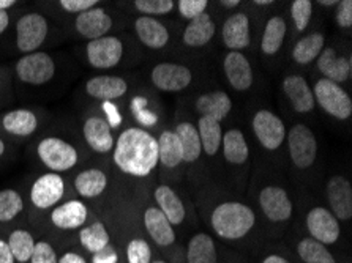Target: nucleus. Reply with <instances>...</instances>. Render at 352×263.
I'll return each mask as SVG.
<instances>
[{"mask_svg": "<svg viewBox=\"0 0 352 263\" xmlns=\"http://www.w3.org/2000/svg\"><path fill=\"white\" fill-rule=\"evenodd\" d=\"M14 5V0H0V12H8V10L13 8Z\"/></svg>", "mask_w": 352, "mask_h": 263, "instance_id": "obj_55", "label": "nucleus"}, {"mask_svg": "<svg viewBox=\"0 0 352 263\" xmlns=\"http://www.w3.org/2000/svg\"><path fill=\"white\" fill-rule=\"evenodd\" d=\"M144 225H146L148 237L160 248H168L175 241L174 227L157 207L147 208L146 213H144Z\"/></svg>", "mask_w": 352, "mask_h": 263, "instance_id": "obj_23", "label": "nucleus"}, {"mask_svg": "<svg viewBox=\"0 0 352 263\" xmlns=\"http://www.w3.org/2000/svg\"><path fill=\"white\" fill-rule=\"evenodd\" d=\"M113 161L126 175H151L158 164V141L146 130L128 128L114 144Z\"/></svg>", "mask_w": 352, "mask_h": 263, "instance_id": "obj_1", "label": "nucleus"}, {"mask_svg": "<svg viewBox=\"0 0 352 263\" xmlns=\"http://www.w3.org/2000/svg\"><path fill=\"white\" fill-rule=\"evenodd\" d=\"M152 263H166V262H163V260H155V262H152Z\"/></svg>", "mask_w": 352, "mask_h": 263, "instance_id": "obj_60", "label": "nucleus"}, {"mask_svg": "<svg viewBox=\"0 0 352 263\" xmlns=\"http://www.w3.org/2000/svg\"><path fill=\"white\" fill-rule=\"evenodd\" d=\"M98 3V0H60V2H58L63 12L76 16L95 8Z\"/></svg>", "mask_w": 352, "mask_h": 263, "instance_id": "obj_46", "label": "nucleus"}, {"mask_svg": "<svg viewBox=\"0 0 352 263\" xmlns=\"http://www.w3.org/2000/svg\"><path fill=\"white\" fill-rule=\"evenodd\" d=\"M50 34L47 19L40 13L23 14L16 23V47L23 54L36 52Z\"/></svg>", "mask_w": 352, "mask_h": 263, "instance_id": "obj_6", "label": "nucleus"}, {"mask_svg": "<svg viewBox=\"0 0 352 263\" xmlns=\"http://www.w3.org/2000/svg\"><path fill=\"white\" fill-rule=\"evenodd\" d=\"M7 243L16 263H29L35 249V238L28 229H14L10 232Z\"/></svg>", "mask_w": 352, "mask_h": 263, "instance_id": "obj_38", "label": "nucleus"}, {"mask_svg": "<svg viewBox=\"0 0 352 263\" xmlns=\"http://www.w3.org/2000/svg\"><path fill=\"white\" fill-rule=\"evenodd\" d=\"M330 210L338 221H349L352 218V185L348 179L333 175L325 185Z\"/></svg>", "mask_w": 352, "mask_h": 263, "instance_id": "obj_13", "label": "nucleus"}, {"mask_svg": "<svg viewBox=\"0 0 352 263\" xmlns=\"http://www.w3.org/2000/svg\"><path fill=\"white\" fill-rule=\"evenodd\" d=\"M307 229L311 238L322 244H335L340 238V221L324 207H314L307 216Z\"/></svg>", "mask_w": 352, "mask_h": 263, "instance_id": "obj_11", "label": "nucleus"}, {"mask_svg": "<svg viewBox=\"0 0 352 263\" xmlns=\"http://www.w3.org/2000/svg\"><path fill=\"white\" fill-rule=\"evenodd\" d=\"M314 101L337 120H348L352 115V100L349 93L329 79H318L313 89Z\"/></svg>", "mask_w": 352, "mask_h": 263, "instance_id": "obj_4", "label": "nucleus"}, {"mask_svg": "<svg viewBox=\"0 0 352 263\" xmlns=\"http://www.w3.org/2000/svg\"><path fill=\"white\" fill-rule=\"evenodd\" d=\"M158 141V163L164 168L174 169L184 163L182 145L174 131H163Z\"/></svg>", "mask_w": 352, "mask_h": 263, "instance_id": "obj_32", "label": "nucleus"}, {"mask_svg": "<svg viewBox=\"0 0 352 263\" xmlns=\"http://www.w3.org/2000/svg\"><path fill=\"white\" fill-rule=\"evenodd\" d=\"M175 134H177L180 145H182L184 152V163H195L199 159L202 153V145L199 134H197V128L190 122L179 123L175 128Z\"/></svg>", "mask_w": 352, "mask_h": 263, "instance_id": "obj_36", "label": "nucleus"}, {"mask_svg": "<svg viewBox=\"0 0 352 263\" xmlns=\"http://www.w3.org/2000/svg\"><path fill=\"white\" fill-rule=\"evenodd\" d=\"M24 208L25 203L19 191L10 187L0 191V224L14 221L24 211Z\"/></svg>", "mask_w": 352, "mask_h": 263, "instance_id": "obj_40", "label": "nucleus"}, {"mask_svg": "<svg viewBox=\"0 0 352 263\" xmlns=\"http://www.w3.org/2000/svg\"><path fill=\"white\" fill-rule=\"evenodd\" d=\"M128 84L124 78L111 76V74H103V76L90 78L85 82V92L90 98L103 101H114L122 98L126 93Z\"/></svg>", "mask_w": 352, "mask_h": 263, "instance_id": "obj_22", "label": "nucleus"}, {"mask_svg": "<svg viewBox=\"0 0 352 263\" xmlns=\"http://www.w3.org/2000/svg\"><path fill=\"white\" fill-rule=\"evenodd\" d=\"M135 114H136V117H138V120H140L141 123H144V125L152 126V125H155V123H157V115L152 114V112L135 111Z\"/></svg>", "mask_w": 352, "mask_h": 263, "instance_id": "obj_52", "label": "nucleus"}, {"mask_svg": "<svg viewBox=\"0 0 352 263\" xmlns=\"http://www.w3.org/2000/svg\"><path fill=\"white\" fill-rule=\"evenodd\" d=\"M188 263H217V246L209 233H196L186 246Z\"/></svg>", "mask_w": 352, "mask_h": 263, "instance_id": "obj_33", "label": "nucleus"}, {"mask_svg": "<svg viewBox=\"0 0 352 263\" xmlns=\"http://www.w3.org/2000/svg\"><path fill=\"white\" fill-rule=\"evenodd\" d=\"M128 263H152L151 244L144 238L131 240L126 246Z\"/></svg>", "mask_w": 352, "mask_h": 263, "instance_id": "obj_42", "label": "nucleus"}, {"mask_svg": "<svg viewBox=\"0 0 352 263\" xmlns=\"http://www.w3.org/2000/svg\"><path fill=\"white\" fill-rule=\"evenodd\" d=\"M5 150H7V145H5V141L2 139V136H0V158L5 155Z\"/></svg>", "mask_w": 352, "mask_h": 263, "instance_id": "obj_58", "label": "nucleus"}, {"mask_svg": "<svg viewBox=\"0 0 352 263\" xmlns=\"http://www.w3.org/2000/svg\"><path fill=\"white\" fill-rule=\"evenodd\" d=\"M57 263H87V260H85V257H82L81 254H78V252L68 251L65 254L58 257Z\"/></svg>", "mask_w": 352, "mask_h": 263, "instance_id": "obj_51", "label": "nucleus"}, {"mask_svg": "<svg viewBox=\"0 0 352 263\" xmlns=\"http://www.w3.org/2000/svg\"><path fill=\"white\" fill-rule=\"evenodd\" d=\"M324 43V35L319 34V32H314V34L303 36V38L298 40L297 45L294 46L292 58H294V62L298 63V65H308V63L316 60L319 54L322 52Z\"/></svg>", "mask_w": 352, "mask_h": 263, "instance_id": "obj_37", "label": "nucleus"}, {"mask_svg": "<svg viewBox=\"0 0 352 263\" xmlns=\"http://www.w3.org/2000/svg\"><path fill=\"white\" fill-rule=\"evenodd\" d=\"M256 5H272V0H256Z\"/></svg>", "mask_w": 352, "mask_h": 263, "instance_id": "obj_59", "label": "nucleus"}, {"mask_svg": "<svg viewBox=\"0 0 352 263\" xmlns=\"http://www.w3.org/2000/svg\"><path fill=\"white\" fill-rule=\"evenodd\" d=\"M155 201L158 210L166 216L170 225H180L185 221V207L173 187L168 185H160L155 190Z\"/></svg>", "mask_w": 352, "mask_h": 263, "instance_id": "obj_27", "label": "nucleus"}, {"mask_svg": "<svg viewBox=\"0 0 352 263\" xmlns=\"http://www.w3.org/2000/svg\"><path fill=\"white\" fill-rule=\"evenodd\" d=\"M85 56L89 65L95 69H111L119 65L124 57V43L117 36L106 35L103 38L89 41Z\"/></svg>", "mask_w": 352, "mask_h": 263, "instance_id": "obj_10", "label": "nucleus"}, {"mask_svg": "<svg viewBox=\"0 0 352 263\" xmlns=\"http://www.w3.org/2000/svg\"><path fill=\"white\" fill-rule=\"evenodd\" d=\"M313 14V2L310 0H294L291 3V16L298 32H303L310 24Z\"/></svg>", "mask_w": 352, "mask_h": 263, "instance_id": "obj_43", "label": "nucleus"}, {"mask_svg": "<svg viewBox=\"0 0 352 263\" xmlns=\"http://www.w3.org/2000/svg\"><path fill=\"white\" fill-rule=\"evenodd\" d=\"M14 71L21 82L38 87V85H45L54 78L56 63L50 54L36 51L21 57L16 62Z\"/></svg>", "mask_w": 352, "mask_h": 263, "instance_id": "obj_5", "label": "nucleus"}, {"mask_svg": "<svg viewBox=\"0 0 352 263\" xmlns=\"http://www.w3.org/2000/svg\"><path fill=\"white\" fill-rule=\"evenodd\" d=\"M36 157L50 172L62 174L72 170L79 161V153L76 147L65 139L50 136L41 139L36 145Z\"/></svg>", "mask_w": 352, "mask_h": 263, "instance_id": "obj_3", "label": "nucleus"}, {"mask_svg": "<svg viewBox=\"0 0 352 263\" xmlns=\"http://www.w3.org/2000/svg\"><path fill=\"white\" fill-rule=\"evenodd\" d=\"M138 12L144 16H162L173 12L175 2L173 0H135L133 2Z\"/></svg>", "mask_w": 352, "mask_h": 263, "instance_id": "obj_41", "label": "nucleus"}, {"mask_svg": "<svg viewBox=\"0 0 352 263\" xmlns=\"http://www.w3.org/2000/svg\"><path fill=\"white\" fill-rule=\"evenodd\" d=\"M82 136L85 139V144H87L95 153L106 155L114 150L116 141L113 136V130H111L103 117H87L82 125Z\"/></svg>", "mask_w": 352, "mask_h": 263, "instance_id": "obj_17", "label": "nucleus"}, {"mask_svg": "<svg viewBox=\"0 0 352 263\" xmlns=\"http://www.w3.org/2000/svg\"><path fill=\"white\" fill-rule=\"evenodd\" d=\"M337 24L341 27V29H349V27H352V2L351 0H343V2H338Z\"/></svg>", "mask_w": 352, "mask_h": 263, "instance_id": "obj_48", "label": "nucleus"}, {"mask_svg": "<svg viewBox=\"0 0 352 263\" xmlns=\"http://www.w3.org/2000/svg\"><path fill=\"white\" fill-rule=\"evenodd\" d=\"M261 263H291L287 259H285V257L281 255H276V254H272V255H267L265 259L261 262Z\"/></svg>", "mask_w": 352, "mask_h": 263, "instance_id": "obj_54", "label": "nucleus"}, {"mask_svg": "<svg viewBox=\"0 0 352 263\" xmlns=\"http://www.w3.org/2000/svg\"><path fill=\"white\" fill-rule=\"evenodd\" d=\"M213 232L223 240H240L254 227V211L242 202H225L212 211Z\"/></svg>", "mask_w": 352, "mask_h": 263, "instance_id": "obj_2", "label": "nucleus"}, {"mask_svg": "<svg viewBox=\"0 0 352 263\" xmlns=\"http://www.w3.org/2000/svg\"><path fill=\"white\" fill-rule=\"evenodd\" d=\"M58 255L54 249V246L47 241H36L34 254L30 257L29 263H57Z\"/></svg>", "mask_w": 352, "mask_h": 263, "instance_id": "obj_44", "label": "nucleus"}, {"mask_svg": "<svg viewBox=\"0 0 352 263\" xmlns=\"http://www.w3.org/2000/svg\"><path fill=\"white\" fill-rule=\"evenodd\" d=\"M254 136L258 137L259 144L269 152L278 150L286 139L285 123L278 115L272 111L261 109L254 114L252 122Z\"/></svg>", "mask_w": 352, "mask_h": 263, "instance_id": "obj_9", "label": "nucleus"}, {"mask_svg": "<svg viewBox=\"0 0 352 263\" xmlns=\"http://www.w3.org/2000/svg\"><path fill=\"white\" fill-rule=\"evenodd\" d=\"M0 263H16L7 240L0 237Z\"/></svg>", "mask_w": 352, "mask_h": 263, "instance_id": "obj_49", "label": "nucleus"}, {"mask_svg": "<svg viewBox=\"0 0 352 263\" xmlns=\"http://www.w3.org/2000/svg\"><path fill=\"white\" fill-rule=\"evenodd\" d=\"M74 29L85 40H98L108 35L109 30L113 29V18L104 8L95 7L76 16Z\"/></svg>", "mask_w": 352, "mask_h": 263, "instance_id": "obj_16", "label": "nucleus"}, {"mask_svg": "<svg viewBox=\"0 0 352 263\" xmlns=\"http://www.w3.org/2000/svg\"><path fill=\"white\" fill-rule=\"evenodd\" d=\"M38 115L30 109H13L0 115V128L14 137H29L38 130Z\"/></svg>", "mask_w": 352, "mask_h": 263, "instance_id": "obj_20", "label": "nucleus"}, {"mask_svg": "<svg viewBox=\"0 0 352 263\" xmlns=\"http://www.w3.org/2000/svg\"><path fill=\"white\" fill-rule=\"evenodd\" d=\"M318 69L322 73L324 79L332 80L335 84H343L351 74L349 58L340 57L333 47L322 49L318 57Z\"/></svg>", "mask_w": 352, "mask_h": 263, "instance_id": "obj_24", "label": "nucleus"}, {"mask_svg": "<svg viewBox=\"0 0 352 263\" xmlns=\"http://www.w3.org/2000/svg\"><path fill=\"white\" fill-rule=\"evenodd\" d=\"M259 205L265 218L272 222L287 221L292 216V202L289 194L280 186H265L259 192Z\"/></svg>", "mask_w": 352, "mask_h": 263, "instance_id": "obj_15", "label": "nucleus"}, {"mask_svg": "<svg viewBox=\"0 0 352 263\" xmlns=\"http://www.w3.org/2000/svg\"><path fill=\"white\" fill-rule=\"evenodd\" d=\"M283 90H285V95L289 100L292 109L298 114H308L316 106L313 90L303 76H298V74L286 76L283 80Z\"/></svg>", "mask_w": 352, "mask_h": 263, "instance_id": "obj_18", "label": "nucleus"}, {"mask_svg": "<svg viewBox=\"0 0 352 263\" xmlns=\"http://www.w3.org/2000/svg\"><path fill=\"white\" fill-rule=\"evenodd\" d=\"M151 79L153 85L162 92H182L191 84L193 74L190 68L179 63H158L152 69Z\"/></svg>", "mask_w": 352, "mask_h": 263, "instance_id": "obj_12", "label": "nucleus"}, {"mask_svg": "<svg viewBox=\"0 0 352 263\" xmlns=\"http://www.w3.org/2000/svg\"><path fill=\"white\" fill-rule=\"evenodd\" d=\"M0 85H2V79H0Z\"/></svg>", "mask_w": 352, "mask_h": 263, "instance_id": "obj_61", "label": "nucleus"}, {"mask_svg": "<svg viewBox=\"0 0 352 263\" xmlns=\"http://www.w3.org/2000/svg\"><path fill=\"white\" fill-rule=\"evenodd\" d=\"M223 69L231 87L237 92H245L253 85V69L242 52H229L223 62Z\"/></svg>", "mask_w": 352, "mask_h": 263, "instance_id": "obj_19", "label": "nucleus"}, {"mask_svg": "<svg viewBox=\"0 0 352 263\" xmlns=\"http://www.w3.org/2000/svg\"><path fill=\"white\" fill-rule=\"evenodd\" d=\"M297 254L305 263H337L327 246L311 237L300 240V243L297 244Z\"/></svg>", "mask_w": 352, "mask_h": 263, "instance_id": "obj_39", "label": "nucleus"}, {"mask_svg": "<svg viewBox=\"0 0 352 263\" xmlns=\"http://www.w3.org/2000/svg\"><path fill=\"white\" fill-rule=\"evenodd\" d=\"M319 5H324V7H332V5H338L337 0H321Z\"/></svg>", "mask_w": 352, "mask_h": 263, "instance_id": "obj_57", "label": "nucleus"}, {"mask_svg": "<svg viewBox=\"0 0 352 263\" xmlns=\"http://www.w3.org/2000/svg\"><path fill=\"white\" fill-rule=\"evenodd\" d=\"M73 187L82 198H97L108 187V176L101 169H85L74 176Z\"/></svg>", "mask_w": 352, "mask_h": 263, "instance_id": "obj_26", "label": "nucleus"}, {"mask_svg": "<svg viewBox=\"0 0 352 263\" xmlns=\"http://www.w3.org/2000/svg\"><path fill=\"white\" fill-rule=\"evenodd\" d=\"M10 25V14L8 12H0V35L8 29Z\"/></svg>", "mask_w": 352, "mask_h": 263, "instance_id": "obj_53", "label": "nucleus"}, {"mask_svg": "<svg viewBox=\"0 0 352 263\" xmlns=\"http://www.w3.org/2000/svg\"><path fill=\"white\" fill-rule=\"evenodd\" d=\"M101 109H103L104 120L109 125L111 130H114V128L120 126L122 115H120L119 109H117V106L113 103V101H103V104H101Z\"/></svg>", "mask_w": 352, "mask_h": 263, "instance_id": "obj_47", "label": "nucleus"}, {"mask_svg": "<svg viewBox=\"0 0 352 263\" xmlns=\"http://www.w3.org/2000/svg\"><path fill=\"white\" fill-rule=\"evenodd\" d=\"M135 30L138 38L148 49H163L169 41V30L155 18H148V16L138 18Z\"/></svg>", "mask_w": 352, "mask_h": 263, "instance_id": "obj_25", "label": "nucleus"}, {"mask_svg": "<svg viewBox=\"0 0 352 263\" xmlns=\"http://www.w3.org/2000/svg\"><path fill=\"white\" fill-rule=\"evenodd\" d=\"M196 109L201 117H210L213 120L221 122L231 112L232 101L228 93L218 90V92L201 95L196 101Z\"/></svg>", "mask_w": 352, "mask_h": 263, "instance_id": "obj_28", "label": "nucleus"}, {"mask_svg": "<svg viewBox=\"0 0 352 263\" xmlns=\"http://www.w3.org/2000/svg\"><path fill=\"white\" fill-rule=\"evenodd\" d=\"M217 25L209 14L204 13L190 21L184 32V43L188 47H202L215 36Z\"/></svg>", "mask_w": 352, "mask_h": 263, "instance_id": "obj_29", "label": "nucleus"}, {"mask_svg": "<svg viewBox=\"0 0 352 263\" xmlns=\"http://www.w3.org/2000/svg\"><path fill=\"white\" fill-rule=\"evenodd\" d=\"M65 196V180L60 174L46 172L30 186V203L36 210H52Z\"/></svg>", "mask_w": 352, "mask_h": 263, "instance_id": "obj_8", "label": "nucleus"}, {"mask_svg": "<svg viewBox=\"0 0 352 263\" xmlns=\"http://www.w3.org/2000/svg\"><path fill=\"white\" fill-rule=\"evenodd\" d=\"M179 5V13L182 14V18L193 21L197 16L204 14L206 8L209 2L207 0H180Z\"/></svg>", "mask_w": 352, "mask_h": 263, "instance_id": "obj_45", "label": "nucleus"}, {"mask_svg": "<svg viewBox=\"0 0 352 263\" xmlns=\"http://www.w3.org/2000/svg\"><path fill=\"white\" fill-rule=\"evenodd\" d=\"M220 5H223L225 8H236L240 5V0H221Z\"/></svg>", "mask_w": 352, "mask_h": 263, "instance_id": "obj_56", "label": "nucleus"}, {"mask_svg": "<svg viewBox=\"0 0 352 263\" xmlns=\"http://www.w3.org/2000/svg\"><path fill=\"white\" fill-rule=\"evenodd\" d=\"M223 157L229 164L242 165L250 158V148L243 133L240 130H229L223 134Z\"/></svg>", "mask_w": 352, "mask_h": 263, "instance_id": "obj_31", "label": "nucleus"}, {"mask_svg": "<svg viewBox=\"0 0 352 263\" xmlns=\"http://www.w3.org/2000/svg\"><path fill=\"white\" fill-rule=\"evenodd\" d=\"M108 249L100 252V254H95L92 263H117V260H119L117 259V254L113 251H108Z\"/></svg>", "mask_w": 352, "mask_h": 263, "instance_id": "obj_50", "label": "nucleus"}, {"mask_svg": "<svg viewBox=\"0 0 352 263\" xmlns=\"http://www.w3.org/2000/svg\"><path fill=\"white\" fill-rule=\"evenodd\" d=\"M286 137L292 164L298 169H308L313 165L318 158V141L310 128L298 123L286 133Z\"/></svg>", "mask_w": 352, "mask_h": 263, "instance_id": "obj_7", "label": "nucleus"}, {"mask_svg": "<svg viewBox=\"0 0 352 263\" xmlns=\"http://www.w3.org/2000/svg\"><path fill=\"white\" fill-rule=\"evenodd\" d=\"M89 208L82 201L60 202L50 213V221L58 230H78L87 224Z\"/></svg>", "mask_w": 352, "mask_h": 263, "instance_id": "obj_14", "label": "nucleus"}, {"mask_svg": "<svg viewBox=\"0 0 352 263\" xmlns=\"http://www.w3.org/2000/svg\"><path fill=\"white\" fill-rule=\"evenodd\" d=\"M197 134H199L202 150L209 157H215L221 147L223 130L221 123L210 119V117H201L197 122Z\"/></svg>", "mask_w": 352, "mask_h": 263, "instance_id": "obj_34", "label": "nucleus"}, {"mask_svg": "<svg viewBox=\"0 0 352 263\" xmlns=\"http://www.w3.org/2000/svg\"><path fill=\"white\" fill-rule=\"evenodd\" d=\"M286 21L281 16H274L267 21V24L264 27L263 40H261V49L265 56H275L280 51L286 38Z\"/></svg>", "mask_w": 352, "mask_h": 263, "instance_id": "obj_35", "label": "nucleus"}, {"mask_svg": "<svg viewBox=\"0 0 352 263\" xmlns=\"http://www.w3.org/2000/svg\"><path fill=\"white\" fill-rule=\"evenodd\" d=\"M109 232L103 222L95 221L92 224L84 225L82 229H79V244H81L82 249L87 251L89 254H100V252L109 248Z\"/></svg>", "mask_w": 352, "mask_h": 263, "instance_id": "obj_30", "label": "nucleus"}, {"mask_svg": "<svg viewBox=\"0 0 352 263\" xmlns=\"http://www.w3.org/2000/svg\"><path fill=\"white\" fill-rule=\"evenodd\" d=\"M223 43L231 51L240 52L250 46L252 34H250V18L245 13H236L225 21L221 30Z\"/></svg>", "mask_w": 352, "mask_h": 263, "instance_id": "obj_21", "label": "nucleus"}]
</instances>
